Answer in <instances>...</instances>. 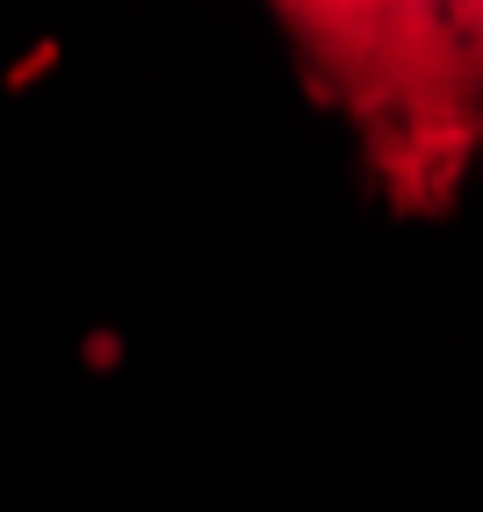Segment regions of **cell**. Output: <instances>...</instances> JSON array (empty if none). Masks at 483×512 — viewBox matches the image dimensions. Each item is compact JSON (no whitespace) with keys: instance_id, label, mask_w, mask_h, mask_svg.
I'll return each mask as SVG.
<instances>
[{"instance_id":"cell-1","label":"cell","mask_w":483,"mask_h":512,"mask_svg":"<svg viewBox=\"0 0 483 512\" xmlns=\"http://www.w3.org/2000/svg\"><path fill=\"white\" fill-rule=\"evenodd\" d=\"M404 210H440L483 145V0H397L383 101L361 123Z\"/></svg>"},{"instance_id":"cell-2","label":"cell","mask_w":483,"mask_h":512,"mask_svg":"<svg viewBox=\"0 0 483 512\" xmlns=\"http://www.w3.org/2000/svg\"><path fill=\"white\" fill-rule=\"evenodd\" d=\"M274 15H282V29L296 37L310 80H318L361 130L375 116V101H383L397 0H274Z\"/></svg>"}]
</instances>
